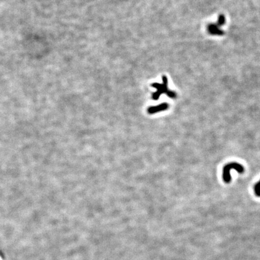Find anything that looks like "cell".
Returning a JSON list of instances; mask_svg holds the SVG:
<instances>
[{"label": "cell", "mask_w": 260, "mask_h": 260, "mask_svg": "<svg viewBox=\"0 0 260 260\" xmlns=\"http://www.w3.org/2000/svg\"><path fill=\"white\" fill-rule=\"evenodd\" d=\"M162 81L163 83H155L152 84V87L156 89V93L152 94V98L154 100H158L161 94H166L170 98H175L177 97V94L172 90H169L167 88V84H168V81L167 78L166 76L163 75L162 77Z\"/></svg>", "instance_id": "cell-1"}, {"label": "cell", "mask_w": 260, "mask_h": 260, "mask_svg": "<svg viewBox=\"0 0 260 260\" xmlns=\"http://www.w3.org/2000/svg\"><path fill=\"white\" fill-rule=\"evenodd\" d=\"M232 169L236 170L239 173L241 174L244 172V167L239 163L232 162L227 164L223 167V178L225 183H229L231 181V177L230 175V170Z\"/></svg>", "instance_id": "cell-2"}, {"label": "cell", "mask_w": 260, "mask_h": 260, "mask_svg": "<svg viewBox=\"0 0 260 260\" xmlns=\"http://www.w3.org/2000/svg\"><path fill=\"white\" fill-rule=\"evenodd\" d=\"M169 108V105L167 103H163V104L158 105L156 106H152L148 108V113L149 114H155L158 112H160L161 111L166 110Z\"/></svg>", "instance_id": "cell-3"}, {"label": "cell", "mask_w": 260, "mask_h": 260, "mask_svg": "<svg viewBox=\"0 0 260 260\" xmlns=\"http://www.w3.org/2000/svg\"><path fill=\"white\" fill-rule=\"evenodd\" d=\"M217 24H209L207 27L208 33L212 35L222 36L224 34V32L220 30Z\"/></svg>", "instance_id": "cell-4"}, {"label": "cell", "mask_w": 260, "mask_h": 260, "mask_svg": "<svg viewBox=\"0 0 260 260\" xmlns=\"http://www.w3.org/2000/svg\"><path fill=\"white\" fill-rule=\"evenodd\" d=\"M225 18L224 16L223 15H220L218 16V26H222L225 24Z\"/></svg>", "instance_id": "cell-5"}, {"label": "cell", "mask_w": 260, "mask_h": 260, "mask_svg": "<svg viewBox=\"0 0 260 260\" xmlns=\"http://www.w3.org/2000/svg\"><path fill=\"white\" fill-rule=\"evenodd\" d=\"M254 192L257 196L260 197V181L254 186Z\"/></svg>", "instance_id": "cell-6"}]
</instances>
